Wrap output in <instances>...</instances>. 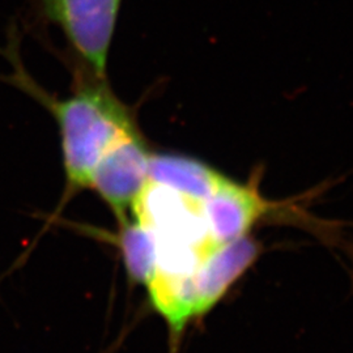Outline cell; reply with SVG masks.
<instances>
[{"mask_svg": "<svg viewBox=\"0 0 353 353\" xmlns=\"http://www.w3.org/2000/svg\"><path fill=\"white\" fill-rule=\"evenodd\" d=\"M46 21L58 26L80 62L108 77V58L122 0H33Z\"/></svg>", "mask_w": 353, "mask_h": 353, "instance_id": "obj_3", "label": "cell"}, {"mask_svg": "<svg viewBox=\"0 0 353 353\" xmlns=\"http://www.w3.org/2000/svg\"><path fill=\"white\" fill-rule=\"evenodd\" d=\"M148 179L205 201L219 189L225 176L186 156L151 153Z\"/></svg>", "mask_w": 353, "mask_h": 353, "instance_id": "obj_7", "label": "cell"}, {"mask_svg": "<svg viewBox=\"0 0 353 353\" xmlns=\"http://www.w3.org/2000/svg\"><path fill=\"white\" fill-rule=\"evenodd\" d=\"M151 152L140 127L122 135L105 152L96 166L89 188L110 205L122 224L148 178Z\"/></svg>", "mask_w": 353, "mask_h": 353, "instance_id": "obj_4", "label": "cell"}, {"mask_svg": "<svg viewBox=\"0 0 353 353\" xmlns=\"http://www.w3.org/2000/svg\"><path fill=\"white\" fill-rule=\"evenodd\" d=\"M4 54L13 68L6 80L43 105L57 122L67 191L74 194L87 189L105 152L122 135L139 127L135 112L117 97L108 77L96 75L81 62L83 67L75 71L71 96L57 99L28 75L14 45L10 43Z\"/></svg>", "mask_w": 353, "mask_h": 353, "instance_id": "obj_1", "label": "cell"}, {"mask_svg": "<svg viewBox=\"0 0 353 353\" xmlns=\"http://www.w3.org/2000/svg\"><path fill=\"white\" fill-rule=\"evenodd\" d=\"M121 233V250L130 278L147 284L156 270V243L151 233L139 223H125Z\"/></svg>", "mask_w": 353, "mask_h": 353, "instance_id": "obj_8", "label": "cell"}, {"mask_svg": "<svg viewBox=\"0 0 353 353\" xmlns=\"http://www.w3.org/2000/svg\"><path fill=\"white\" fill-rule=\"evenodd\" d=\"M259 245L250 237H241L223 245L194 274L198 314L208 312L229 287L254 263Z\"/></svg>", "mask_w": 353, "mask_h": 353, "instance_id": "obj_6", "label": "cell"}, {"mask_svg": "<svg viewBox=\"0 0 353 353\" xmlns=\"http://www.w3.org/2000/svg\"><path fill=\"white\" fill-rule=\"evenodd\" d=\"M131 208L154 240L157 271L190 275L223 246L210 229L199 198L147 178Z\"/></svg>", "mask_w": 353, "mask_h": 353, "instance_id": "obj_2", "label": "cell"}, {"mask_svg": "<svg viewBox=\"0 0 353 353\" xmlns=\"http://www.w3.org/2000/svg\"><path fill=\"white\" fill-rule=\"evenodd\" d=\"M275 204L258 191V181L241 185L227 176L214 194L204 201L210 229L220 243H229L246 236L250 228Z\"/></svg>", "mask_w": 353, "mask_h": 353, "instance_id": "obj_5", "label": "cell"}]
</instances>
